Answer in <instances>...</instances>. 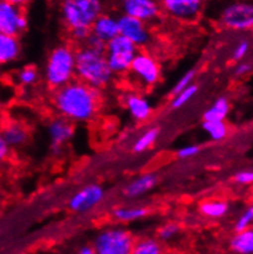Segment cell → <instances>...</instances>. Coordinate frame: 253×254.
I'll use <instances>...</instances> for the list:
<instances>
[{
  "label": "cell",
  "mask_w": 253,
  "mask_h": 254,
  "mask_svg": "<svg viewBox=\"0 0 253 254\" xmlns=\"http://www.w3.org/2000/svg\"><path fill=\"white\" fill-rule=\"evenodd\" d=\"M180 233V227L175 222H166L157 230V240L160 242H171Z\"/></svg>",
  "instance_id": "83f0119b"
},
{
  "label": "cell",
  "mask_w": 253,
  "mask_h": 254,
  "mask_svg": "<svg viewBox=\"0 0 253 254\" xmlns=\"http://www.w3.org/2000/svg\"><path fill=\"white\" fill-rule=\"evenodd\" d=\"M229 204L221 199H209L199 204V212L208 219H221L229 212Z\"/></svg>",
  "instance_id": "44dd1931"
},
{
  "label": "cell",
  "mask_w": 253,
  "mask_h": 254,
  "mask_svg": "<svg viewBox=\"0 0 253 254\" xmlns=\"http://www.w3.org/2000/svg\"><path fill=\"white\" fill-rule=\"evenodd\" d=\"M250 42L247 40H241L239 43H237L236 47L234 48V52H232V59L235 62H242L245 59V57L249 54L250 52Z\"/></svg>",
  "instance_id": "1f68e13d"
},
{
  "label": "cell",
  "mask_w": 253,
  "mask_h": 254,
  "mask_svg": "<svg viewBox=\"0 0 253 254\" xmlns=\"http://www.w3.org/2000/svg\"><path fill=\"white\" fill-rule=\"evenodd\" d=\"M229 247L234 254H253V226L235 232L230 238Z\"/></svg>",
  "instance_id": "ac0fdd59"
},
{
  "label": "cell",
  "mask_w": 253,
  "mask_h": 254,
  "mask_svg": "<svg viewBox=\"0 0 253 254\" xmlns=\"http://www.w3.org/2000/svg\"><path fill=\"white\" fill-rule=\"evenodd\" d=\"M204 0H160L162 11L178 21H193L199 16Z\"/></svg>",
  "instance_id": "9c48e42d"
},
{
  "label": "cell",
  "mask_w": 253,
  "mask_h": 254,
  "mask_svg": "<svg viewBox=\"0 0 253 254\" xmlns=\"http://www.w3.org/2000/svg\"><path fill=\"white\" fill-rule=\"evenodd\" d=\"M38 79V71L37 69L33 66H25L17 72V81L21 84L22 86H31L35 84Z\"/></svg>",
  "instance_id": "f546056e"
},
{
  "label": "cell",
  "mask_w": 253,
  "mask_h": 254,
  "mask_svg": "<svg viewBox=\"0 0 253 254\" xmlns=\"http://www.w3.org/2000/svg\"><path fill=\"white\" fill-rule=\"evenodd\" d=\"M200 147L198 145H187V146H183L178 150L177 155L180 159H190V157L195 156V155L199 154Z\"/></svg>",
  "instance_id": "e575fe53"
},
{
  "label": "cell",
  "mask_w": 253,
  "mask_h": 254,
  "mask_svg": "<svg viewBox=\"0 0 253 254\" xmlns=\"http://www.w3.org/2000/svg\"><path fill=\"white\" fill-rule=\"evenodd\" d=\"M251 64L246 63V62H241V63L236 66V69H235V74H236L237 76H244V75L249 74V72L251 71Z\"/></svg>",
  "instance_id": "d590c367"
},
{
  "label": "cell",
  "mask_w": 253,
  "mask_h": 254,
  "mask_svg": "<svg viewBox=\"0 0 253 254\" xmlns=\"http://www.w3.org/2000/svg\"><path fill=\"white\" fill-rule=\"evenodd\" d=\"M76 254H97V253L91 245V246H82V247H80Z\"/></svg>",
  "instance_id": "74e56055"
},
{
  "label": "cell",
  "mask_w": 253,
  "mask_h": 254,
  "mask_svg": "<svg viewBox=\"0 0 253 254\" xmlns=\"http://www.w3.org/2000/svg\"><path fill=\"white\" fill-rule=\"evenodd\" d=\"M9 152H10L9 144H7L5 140L0 139V157H1V159H5V157L9 155Z\"/></svg>",
  "instance_id": "8d00e7d4"
},
{
  "label": "cell",
  "mask_w": 253,
  "mask_h": 254,
  "mask_svg": "<svg viewBox=\"0 0 253 254\" xmlns=\"http://www.w3.org/2000/svg\"><path fill=\"white\" fill-rule=\"evenodd\" d=\"M28 133L22 124L16 122H9L2 129L1 139L9 144L10 147H17L26 144Z\"/></svg>",
  "instance_id": "ffe728a7"
},
{
  "label": "cell",
  "mask_w": 253,
  "mask_h": 254,
  "mask_svg": "<svg viewBox=\"0 0 253 254\" xmlns=\"http://www.w3.org/2000/svg\"><path fill=\"white\" fill-rule=\"evenodd\" d=\"M90 35H91L90 28H75V30L70 31V36L73 37V40L77 43H82V45H85Z\"/></svg>",
  "instance_id": "836d02e7"
},
{
  "label": "cell",
  "mask_w": 253,
  "mask_h": 254,
  "mask_svg": "<svg viewBox=\"0 0 253 254\" xmlns=\"http://www.w3.org/2000/svg\"><path fill=\"white\" fill-rule=\"evenodd\" d=\"M27 28V19L19 6L2 0L0 2V33L17 36Z\"/></svg>",
  "instance_id": "30bf717a"
},
{
  "label": "cell",
  "mask_w": 253,
  "mask_h": 254,
  "mask_svg": "<svg viewBox=\"0 0 253 254\" xmlns=\"http://www.w3.org/2000/svg\"><path fill=\"white\" fill-rule=\"evenodd\" d=\"M219 22L224 28L237 32L253 30V2H230L221 10Z\"/></svg>",
  "instance_id": "52a82bcc"
},
{
  "label": "cell",
  "mask_w": 253,
  "mask_h": 254,
  "mask_svg": "<svg viewBox=\"0 0 253 254\" xmlns=\"http://www.w3.org/2000/svg\"><path fill=\"white\" fill-rule=\"evenodd\" d=\"M138 52V47L122 35L110 41L106 46V58L113 74L123 75L128 72Z\"/></svg>",
  "instance_id": "8992f818"
},
{
  "label": "cell",
  "mask_w": 253,
  "mask_h": 254,
  "mask_svg": "<svg viewBox=\"0 0 253 254\" xmlns=\"http://www.w3.org/2000/svg\"><path fill=\"white\" fill-rule=\"evenodd\" d=\"M157 136H159V129H148L145 133H143L138 139H136V141L134 142L133 145V150L135 152H138V154H140V152H144L145 150L150 149L152 145L155 144V141L157 140Z\"/></svg>",
  "instance_id": "484cf974"
},
{
  "label": "cell",
  "mask_w": 253,
  "mask_h": 254,
  "mask_svg": "<svg viewBox=\"0 0 253 254\" xmlns=\"http://www.w3.org/2000/svg\"><path fill=\"white\" fill-rule=\"evenodd\" d=\"M121 9L125 15L145 23L155 21L162 11L160 0H121Z\"/></svg>",
  "instance_id": "8fae6325"
},
{
  "label": "cell",
  "mask_w": 253,
  "mask_h": 254,
  "mask_svg": "<svg viewBox=\"0 0 253 254\" xmlns=\"http://www.w3.org/2000/svg\"><path fill=\"white\" fill-rule=\"evenodd\" d=\"M135 238L125 227H106L96 233L92 247L97 254H131Z\"/></svg>",
  "instance_id": "5b68a950"
},
{
  "label": "cell",
  "mask_w": 253,
  "mask_h": 254,
  "mask_svg": "<svg viewBox=\"0 0 253 254\" xmlns=\"http://www.w3.org/2000/svg\"><path fill=\"white\" fill-rule=\"evenodd\" d=\"M149 210L144 206H118L113 209L112 215L115 220L120 222H134L144 219L148 215Z\"/></svg>",
  "instance_id": "7402d4cb"
},
{
  "label": "cell",
  "mask_w": 253,
  "mask_h": 254,
  "mask_svg": "<svg viewBox=\"0 0 253 254\" xmlns=\"http://www.w3.org/2000/svg\"><path fill=\"white\" fill-rule=\"evenodd\" d=\"M100 90L75 79L70 84L56 90L53 105L59 117L71 123L89 122L96 116L100 107Z\"/></svg>",
  "instance_id": "6da1fadb"
},
{
  "label": "cell",
  "mask_w": 253,
  "mask_h": 254,
  "mask_svg": "<svg viewBox=\"0 0 253 254\" xmlns=\"http://www.w3.org/2000/svg\"><path fill=\"white\" fill-rule=\"evenodd\" d=\"M102 0H62L61 14L69 31L90 28L103 14Z\"/></svg>",
  "instance_id": "277c9868"
},
{
  "label": "cell",
  "mask_w": 253,
  "mask_h": 254,
  "mask_svg": "<svg viewBox=\"0 0 253 254\" xmlns=\"http://www.w3.org/2000/svg\"><path fill=\"white\" fill-rule=\"evenodd\" d=\"M76 77V51L66 45L50 52L45 65L46 84L54 91L70 84Z\"/></svg>",
  "instance_id": "3957f363"
},
{
  "label": "cell",
  "mask_w": 253,
  "mask_h": 254,
  "mask_svg": "<svg viewBox=\"0 0 253 254\" xmlns=\"http://www.w3.org/2000/svg\"><path fill=\"white\" fill-rule=\"evenodd\" d=\"M91 35L107 45L110 41L120 35L118 17L110 14H102L92 25Z\"/></svg>",
  "instance_id": "2e32d148"
},
{
  "label": "cell",
  "mask_w": 253,
  "mask_h": 254,
  "mask_svg": "<svg viewBox=\"0 0 253 254\" xmlns=\"http://www.w3.org/2000/svg\"><path fill=\"white\" fill-rule=\"evenodd\" d=\"M20 46L17 36L0 35V63L9 64L16 61L20 56Z\"/></svg>",
  "instance_id": "d6986e66"
},
{
  "label": "cell",
  "mask_w": 253,
  "mask_h": 254,
  "mask_svg": "<svg viewBox=\"0 0 253 254\" xmlns=\"http://www.w3.org/2000/svg\"><path fill=\"white\" fill-rule=\"evenodd\" d=\"M105 198V190L99 185L85 186L69 200V209L74 212H86L99 205Z\"/></svg>",
  "instance_id": "4fadbf2b"
},
{
  "label": "cell",
  "mask_w": 253,
  "mask_h": 254,
  "mask_svg": "<svg viewBox=\"0 0 253 254\" xmlns=\"http://www.w3.org/2000/svg\"><path fill=\"white\" fill-rule=\"evenodd\" d=\"M198 91V86L195 84L190 85V87H187L186 90H183L182 92L177 93L176 96H174V100H172L171 106L172 108H181L186 105L187 102H190L193 98V96L195 95Z\"/></svg>",
  "instance_id": "f1b7e54d"
},
{
  "label": "cell",
  "mask_w": 253,
  "mask_h": 254,
  "mask_svg": "<svg viewBox=\"0 0 253 254\" xmlns=\"http://www.w3.org/2000/svg\"><path fill=\"white\" fill-rule=\"evenodd\" d=\"M131 254H165L161 242L154 237L136 240Z\"/></svg>",
  "instance_id": "cb8c5ba5"
},
{
  "label": "cell",
  "mask_w": 253,
  "mask_h": 254,
  "mask_svg": "<svg viewBox=\"0 0 253 254\" xmlns=\"http://www.w3.org/2000/svg\"><path fill=\"white\" fill-rule=\"evenodd\" d=\"M118 27H120V35L131 41L138 48L145 47L150 42L151 35L148 23L141 20L122 14L118 17Z\"/></svg>",
  "instance_id": "7c38bea8"
},
{
  "label": "cell",
  "mask_w": 253,
  "mask_h": 254,
  "mask_svg": "<svg viewBox=\"0 0 253 254\" xmlns=\"http://www.w3.org/2000/svg\"><path fill=\"white\" fill-rule=\"evenodd\" d=\"M156 183L157 177L155 173H144V175L139 176V177L134 178L131 182H129L123 189V194L129 199L139 198V196L144 195L149 190H151L156 186Z\"/></svg>",
  "instance_id": "e0dca14e"
},
{
  "label": "cell",
  "mask_w": 253,
  "mask_h": 254,
  "mask_svg": "<svg viewBox=\"0 0 253 254\" xmlns=\"http://www.w3.org/2000/svg\"><path fill=\"white\" fill-rule=\"evenodd\" d=\"M235 183L240 186H251L253 185V170L240 171L234 176Z\"/></svg>",
  "instance_id": "d6a6232c"
},
{
  "label": "cell",
  "mask_w": 253,
  "mask_h": 254,
  "mask_svg": "<svg viewBox=\"0 0 253 254\" xmlns=\"http://www.w3.org/2000/svg\"><path fill=\"white\" fill-rule=\"evenodd\" d=\"M129 72L135 81L144 87L155 86L161 76V70L156 59L146 52L141 51H139L134 58Z\"/></svg>",
  "instance_id": "ba28073f"
},
{
  "label": "cell",
  "mask_w": 253,
  "mask_h": 254,
  "mask_svg": "<svg viewBox=\"0 0 253 254\" xmlns=\"http://www.w3.org/2000/svg\"><path fill=\"white\" fill-rule=\"evenodd\" d=\"M202 128L204 133L214 141H220L228 134V127L224 121H204Z\"/></svg>",
  "instance_id": "d4e9b609"
},
{
  "label": "cell",
  "mask_w": 253,
  "mask_h": 254,
  "mask_svg": "<svg viewBox=\"0 0 253 254\" xmlns=\"http://www.w3.org/2000/svg\"><path fill=\"white\" fill-rule=\"evenodd\" d=\"M230 112V101L225 96L218 97L204 112L203 121H225Z\"/></svg>",
  "instance_id": "603a6c76"
},
{
  "label": "cell",
  "mask_w": 253,
  "mask_h": 254,
  "mask_svg": "<svg viewBox=\"0 0 253 254\" xmlns=\"http://www.w3.org/2000/svg\"><path fill=\"white\" fill-rule=\"evenodd\" d=\"M252 226H253V204H251L250 206H247V208L245 209L239 216H237V219L235 220L234 230L235 232H240Z\"/></svg>",
  "instance_id": "4316f807"
},
{
  "label": "cell",
  "mask_w": 253,
  "mask_h": 254,
  "mask_svg": "<svg viewBox=\"0 0 253 254\" xmlns=\"http://www.w3.org/2000/svg\"><path fill=\"white\" fill-rule=\"evenodd\" d=\"M6 2H10V4L15 5V6H21V5L26 4V2L28 1V0H5Z\"/></svg>",
  "instance_id": "f35d334b"
},
{
  "label": "cell",
  "mask_w": 253,
  "mask_h": 254,
  "mask_svg": "<svg viewBox=\"0 0 253 254\" xmlns=\"http://www.w3.org/2000/svg\"><path fill=\"white\" fill-rule=\"evenodd\" d=\"M125 106L131 118L136 122H145L152 115L151 103L145 96L129 92L125 96Z\"/></svg>",
  "instance_id": "9a60e30c"
},
{
  "label": "cell",
  "mask_w": 253,
  "mask_h": 254,
  "mask_svg": "<svg viewBox=\"0 0 253 254\" xmlns=\"http://www.w3.org/2000/svg\"><path fill=\"white\" fill-rule=\"evenodd\" d=\"M195 77V70H188L187 72L182 75V76L178 79V81L175 84V86L172 87L171 93L174 96H176L177 93L182 92L183 90H186L187 87H190V85H193V80Z\"/></svg>",
  "instance_id": "4dcf8cb0"
},
{
  "label": "cell",
  "mask_w": 253,
  "mask_h": 254,
  "mask_svg": "<svg viewBox=\"0 0 253 254\" xmlns=\"http://www.w3.org/2000/svg\"><path fill=\"white\" fill-rule=\"evenodd\" d=\"M47 129L51 140V149L53 154H59L64 145L74 135V126L70 121L63 118V117L52 119Z\"/></svg>",
  "instance_id": "5bb4252c"
},
{
  "label": "cell",
  "mask_w": 253,
  "mask_h": 254,
  "mask_svg": "<svg viewBox=\"0 0 253 254\" xmlns=\"http://www.w3.org/2000/svg\"><path fill=\"white\" fill-rule=\"evenodd\" d=\"M115 74L108 65L106 52L82 46L76 51V79L96 90L112 82Z\"/></svg>",
  "instance_id": "7a4b0ae2"
}]
</instances>
